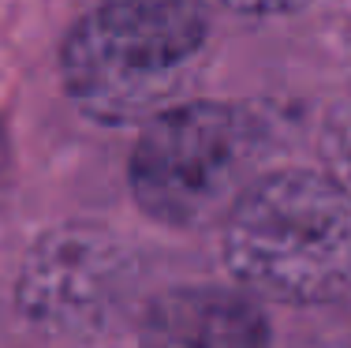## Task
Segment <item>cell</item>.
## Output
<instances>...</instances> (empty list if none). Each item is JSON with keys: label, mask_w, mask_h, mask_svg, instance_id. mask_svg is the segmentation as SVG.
<instances>
[{"label": "cell", "mask_w": 351, "mask_h": 348, "mask_svg": "<svg viewBox=\"0 0 351 348\" xmlns=\"http://www.w3.org/2000/svg\"><path fill=\"white\" fill-rule=\"evenodd\" d=\"M262 128L221 102H176L149 116L131 154V192L154 221L202 229L224 221L254 184Z\"/></svg>", "instance_id": "obj_3"}, {"label": "cell", "mask_w": 351, "mask_h": 348, "mask_svg": "<svg viewBox=\"0 0 351 348\" xmlns=\"http://www.w3.org/2000/svg\"><path fill=\"white\" fill-rule=\"evenodd\" d=\"M221 4L247 12V15H284V12H295V8L311 4V0H221Z\"/></svg>", "instance_id": "obj_6"}, {"label": "cell", "mask_w": 351, "mask_h": 348, "mask_svg": "<svg viewBox=\"0 0 351 348\" xmlns=\"http://www.w3.org/2000/svg\"><path fill=\"white\" fill-rule=\"evenodd\" d=\"M224 262L247 292L284 303L351 292V187L306 169L258 176L224 218Z\"/></svg>", "instance_id": "obj_1"}, {"label": "cell", "mask_w": 351, "mask_h": 348, "mask_svg": "<svg viewBox=\"0 0 351 348\" xmlns=\"http://www.w3.org/2000/svg\"><path fill=\"white\" fill-rule=\"evenodd\" d=\"M202 45V0H94L64 41V86L94 120H149L183 102Z\"/></svg>", "instance_id": "obj_2"}, {"label": "cell", "mask_w": 351, "mask_h": 348, "mask_svg": "<svg viewBox=\"0 0 351 348\" xmlns=\"http://www.w3.org/2000/svg\"><path fill=\"white\" fill-rule=\"evenodd\" d=\"M138 341L142 348H269V322L247 292L191 285L157 296Z\"/></svg>", "instance_id": "obj_5"}, {"label": "cell", "mask_w": 351, "mask_h": 348, "mask_svg": "<svg viewBox=\"0 0 351 348\" xmlns=\"http://www.w3.org/2000/svg\"><path fill=\"white\" fill-rule=\"evenodd\" d=\"M4 161H8V143H4V131H0V172H4Z\"/></svg>", "instance_id": "obj_7"}, {"label": "cell", "mask_w": 351, "mask_h": 348, "mask_svg": "<svg viewBox=\"0 0 351 348\" xmlns=\"http://www.w3.org/2000/svg\"><path fill=\"white\" fill-rule=\"evenodd\" d=\"M123 251L94 229H64L30 251L19 277V308L38 322L82 326L116 300L123 285Z\"/></svg>", "instance_id": "obj_4"}]
</instances>
